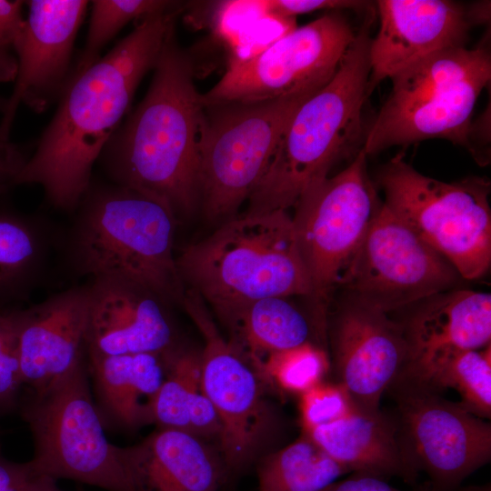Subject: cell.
Listing matches in <instances>:
<instances>
[{
    "label": "cell",
    "instance_id": "obj_14",
    "mask_svg": "<svg viewBox=\"0 0 491 491\" xmlns=\"http://www.w3.org/2000/svg\"><path fill=\"white\" fill-rule=\"evenodd\" d=\"M459 277L383 203L342 286L352 299L387 314L450 290Z\"/></svg>",
    "mask_w": 491,
    "mask_h": 491
},
{
    "label": "cell",
    "instance_id": "obj_4",
    "mask_svg": "<svg viewBox=\"0 0 491 491\" xmlns=\"http://www.w3.org/2000/svg\"><path fill=\"white\" fill-rule=\"evenodd\" d=\"M175 261L183 283L223 321L256 300L313 295L294 222L285 210L234 216Z\"/></svg>",
    "mask_w": 491,
    "mask_h": 491
},
{
    "label": "cell",
    "instance_id": "obj_29",
    "mask_svg": "<svg viewBox=\"0 0 491 491\" xmlns=\"http://www.w3.org/2000/svg\"><path fill=\"white\" fill-rule=\"evenodd\" d=\"M179 2L163 0L93 1L86 42L73 75L98 60L103 47L131 20L179 9Z\"/></svg>",
    "mask_w": 491,
    "mask_h": 491
},
{
    "label": "cell",
    "instance_id": "obj_28",
    "mask_svg": "<svg viewBox=\"0 0 491 491\" xmlns=\"http://www.w3.org/2000/svg\"><path fill=\"white\" fill-rule=\"evenodd\" d=\"M165 376L153 405V423L159 429L189 432L188 405L200 382V354L178 348L165 352Z\"/></svg>",
    "mask_w": 491,
    "mask_h": 491
},
{
    "label": "cell",
    "instance_id": "obj_11",
    "mask_svg": "<svg viewBox=\"0 0 491 491\" xmlns=\"http://www.w3.org/2000/svg\"><path fill=\"white\" fill-rule=\"evenodd\" d=\"M181 305L204 339L200 384L221 421L218 443L228 484L265 455L277 416L260 375L243 350L224 338L202 297L185 289Z\"/></svg>",
    "mask_w": 491,
    "mask_h": 491
},
{
    "label": "cell",
    "instance_id": "obj_19",
    "mask_svg": "<svg viewBox=\"0 0 491 491\" xmlns=\"http://www.w3.org/2000/svg\"><path fill=\"white\" fill-rule=\"evenodd\" d=\"M86 356L164 353L175 345L165 304L152 292L117 278L88 280Z\"/></svg>",
    "mask_w": 491,
    "mask_h": 491
},
{
    "label": "cell",
    "instance_id": "obj_37",
    "mask_svg": "<svg viewBox=\"0 0 491 491\" xmlns=\"http://www.w3.org/2000/svg\"><path fill=\"white\" fill-rule=\"evenodd\" d=\"M35 476L29 462L11 461L0 451V491H29Z\"/></svg>",
    "mask_w": 491,
    "mask_h": 491
},
{
    "label": "cell",
    "instance_id": "obj_12",
    "mask_svg": "<svg viewBox=\"0 0 491 491\" xmlns=\"http://www.w3.org/2000/svg\"><path fill=\"white\" fill-rule=\"evenodd\" d=\"M355 37L346 18L331 11L282 34L257 54L233 58L202 101L208 106L306 99L333 78Z\"/></svg>",
    "mask_w": 491,
    "mask_h": 491
},
{
    "label": "cell",
    "instance_id": "obj_30",
    "mask_svg": "<svg viewBox=\"0 0 491 491\" xmlns=\"http://www.w3.org/2000/svg\"><path fill=\"white\" fill-rule=\"evenodd\" d=\"M255 368L266 385L301 395L323 382L329 360L323 347L307 342L270 354Z\"/></svg>",
    "mask_w": 491,
    "mask_h": 491
},
{
    "label": "cell",
    "instance_id": "obj_10",
    "mask_svg": "<svg viewBox=\"0 0 491 491\" xmlns=\"http://www.w3.org/2000/svg\"><path fill=\"white\" fill-rule=\"evenodd\" d=\"M366 156L361 148L345 169L311 185L292 216L316 301L315 326L320 336L330 293L342 286L383 204L367 175Z\"/></svg>",
    "mask_w": 491,
    "mask_h": 491
},
{
    "label": "cell",
    "instance_id": "obj_13",
    "mask_svg": "<svg viewBox=\"0 0 491 491\" xmlns=\"http://www.w3.org/2000/svg\"><path fill=\"white\" fill-rule=\"evenodd\" d=\"M388 389L404 452L417 472L428 475L431 491L459 490L466 477L490 461V423L403 375Z\"/></svg>",
    "mask_w": 491,
    "mask_h": 491
},
{
    "label": "cell",
    "instance_id": "obj_33",
    "mask_svg": "<svg viewBox=\"0 0 491 491\" xmlns=\"http://www.w3.org/2000/svg\"><path fill=\"white\" fill-rule=\"evenodd\" d=\"M22 1L0 0V82L16 77L17 60L13 52L25 28Z\"/></svg>",
    "mask_w": 491,
    "mask_h": 491
},
{
    "label": "cell",
    "instance_id": "obj_32",
    "mask_svg": "<svg viewBox=\"0 0 491 491\" xmlns=\"http://www.w3.org/2000/svg\"><path fill=\"white\" fill-rule=\"evenodd\" d=\"M356 407L342 385L321 382L300 395L299 410L303 431L333 423Z\"/></svg>",
    "mask_w": 491,
    "mask_h": 491
},
{
    "label": "cell",
    "instance_id": "obj_9",
    "mask_svg": "<svg viewBox=\"0 0 491 491\" xmlns=\"http://www.w3.org/2000/svg\"><path fill=\"white\" fill-rule=\"evenodd\" d=\"M305 100L205 106L198 191L207 218L234 217L265 175L286 126Z\"/></svg>",
    "mask_w": 491,
    "mask_h": 491
},
{
    "label": "cell",
    "instance_id": "obj_17",
    "mask_svg": "<svg viewBox=\"0 0 491 491\" xmlns=\"http://www.w3.org/2000/svg\"><path fill=\"white\" fill-rule=\"evenodd\" d=\"M380 20L370 40L368 90L385 78L448 48L464 46L471 14L442 0H380Z\"/></svg>",
    "mask_w": 491,
    "mask_h": 491
},
{
    "label": "cell",
    "instance_id": "obj_23",
    "mask_svg": "<svg viewBox=\"0 0 491 491\" xmlns=\"http://www.w3.org/2000/svg\"><path fill=\"white\" fill-rule=\"evenodd\" d=\"M61 235L52 222L0 207V313L24 307L45 281Z\"/></svg>",
    "mask_w": 491,
    "mask_h": 491
},
{
    "label": "cell",
    "instance_id": "obj_18",
    "mask_svg": "<svg viewBox=\"0 0 491 491\" xmlns=\"http://www.w3.org/2000/svg\"><path fill=\"white\" fill-rule=\"evenodd\" d=\"M88 318V283L19 308L18 352L24 388L39 390L86 358Z\"/></svg>",
    "mask_w": 491,
    "mask_h": 491
},
{
    "label": "cell",
    "instance_id": "obj_27",
    "mask_svg": "<svg viewBox=\"0 0 491 491\" xmlns=\"http://www.w3.org/2000/svg\"><path fill=\"white\" fill-rule=\"evenodd\" d=\"M348 472L303 432L293 443L257 461L256 491H321Z\"/></svg>",
    "mask_w": 491,
    "mask_h": 491
},
{
    "label": "cell",
    "instance_id": "obj_34",
    "mask_svg": "<svg viewBox=\"0 0 491 491\" xmlns=\"http://www.w3.org/2000/svg\"><path fill=\"white\" fill-rule=\"evenodd\" d=\"M265 14L281 19L318 10L340 11L365 7L366 3L352 0H268L254 2Z\"/></svg>",
    "mask_w": 491,
    "mask_h": 491
},
{
    "label": "cell",
    "instance_id": "obj_6",
    "mask_svg": "<svg viewBox=\"0 0 491 491\" xmlns=\"http://www.w3.org/2000/svg\"><path fill=\"white\" fill-rule=\"evenodd\" d=\"M391 79V92L364 140L366 155L430 138L470 150L473 110L491 79L486 47L442 50Z\"/></svg>",
    "mask_w": 491,
    "mask_h": 491
},
{
    "label": "cell",
    "instance_id": "obj_2",
    "mask_svg": "<svg viewBox=\"0 0 491 491\" xmlns=\"http://www.w3.org/2000/svg\"><path fill=\"white\" fill-rule=\"evenodd\" d=\"M150 86L102 152L113 184L187 215L199 204V146L205 115L194 67L174 30L154 66Z\"/></svg>",
    "mask_w": 491,
    "mask_h": 491
},
{
    "label": "cell",
    "instance_id": "obj_5",
    "mask_svg": "<svg viewBox=\"0 0 491 491\" xmlns=\"http://www.w3.org/2000/svg\"><path fill=\"white\" fill-rule=\"evenodd\" d=\"M370 40L365 29L356 35L333 78L296 108L247 199L246 214L295 207L311 185L353 152L369 94Z\"/></svg>",
    "mask_w": 491,
    "mask_h": 491
},
{
    "label": "cell",
    "instance_id": "obj_39",
    "mask_svg": "<svg viewBox=\"0 0 491 491\" xmlns=\"http://www.w3.org/2000/svg\"><path fill=\"white\" fill-rule=\"evenodd\" d=\"M459 491H490V486L486 485L484 486H468V487L459 488Z\"/></svg>",
    "mask_w": 491,
    "mask_h": 491
},
{
    "label": "cell",
    "instance_id": "obj_26",
    "mask_svg": "<svg viewBox=\"0 0 491 491\" xmlns=\"http://www.w3.org/2000/svg\"><path fill=\"white\" fill-rule=\"evenodd\" d=\"M225 322L236 333L255 367L270 354L311 342L313 325L286 297L256 300Z\"/></svg>",
    "mask_w": 491,
    "mask_h": 491
},
{
    "label": "cell",
    "instance_id": "obj_31",
    "mask_svg": "<svg viewBox=\"0 0 491 491\" xmlns=\"http://www.w3.org/2000/svg\"><path fill=\"white\" fill-rule=\"evenodd\" d=\"M18 310L0 313V416L18 408L24 389L18 352Z\"/></svg>",
    "mask_w": 491,
    "mask_h": 491
},
{
    "label": "cell",
    "instance_id": "obj_1",
    "mask_svg": "<svg viewBox=\"0 0 491 491\" xmlns=\"http://www.w3.org/2000/svg\"><path fill=\"white\" fill-rule=\"evenodd\" d=\"M178 12L143 18L107 55L72 75L15 185H40L55 209L75 212L91 185L95 161L117 131L140 81L154 68Z\"/></svg>",
    "mask_w": 491,
    "mask_h": 491
},
{
    "label": "cell",
    "instance_id": "obj_38",
    "mask_svg": "<svg viewBox=\"0 0 491 491\" xmlns=\"http://www.w3.org/2000/svg\"><path fill=\"white\" fill-rule=\"evenodd\" d=\"M29 491H64L61 490L57 485L56 481L42 476H36L31 482Z\"/></svg>",
    "mask_w": 491,
    "mask_h": 491
},
{
    "label": "cell",
    "instance_id": "obj_40",
    "mask_svg": "<svg viewBox=\"0 0 491 491\" xmlns=\"http://www.w3.org/2000/svg\"><path fill=\"white\" fill-rule=\"evenodd\" d=\"M6 105H7V100L0 97V111L3 112V114L5 113L6 109Z\"/></svg>",
    "mask_w": 491,
    "mask_h": 491
},
{
    "label": "cell",
    "instance_id": "obj_21",
    "mask_svg": "<svg viewBox=\"0 0 491 491\" xmlns=\"http://www.w3.org/2000/svg\"><path fill=\"white\" fill-rule=\"evenodd\" d=\"M303 432L349 472L416 480L418 472L404 452L397 423L380 410L356 407L333 423Z\"/></svg>",
    "mask_w": 491,
    "mask_h": 491
},
{
    "label": "cell",
    "instance_id": "obj_22",
    "mask_svg": "<svg viewBox=\"0 0 491 491\" xmlns=\"http://www.w3.org/2000/svg\"><path fill=\"white\" fill-rule=\"evenodd\" d=\"M95 406L105 426L134 430L153 423V405L165 376L164 353L86 356Z\"/></svg>",
    "mask_w": 491,
    "mask_h": 491
},
{
    "label": "cell",
    "instance_id": "obj_7",
    "mask_svg": "<svg viewBox=\"0 0 491 491\" xmlns=\"http://www.w3.org/2000/svg\"><path fill=\"white\" fill-rule=\"evenodd\" d=\"M18 407L33 436L34 455L28 462L36 476L107 491H136L123 447L105 436L86 358L48 386L22 394Z\"/></svg>",
    "mask_w": 491,
    "mask_h": 491
},
{
    "label": "cell",
    "instance_id": "obj_24",
    "mask_svg": "<svg viewBox=\"0 0 491 491\" xmlns=\"http://www.w3.org/2000/svg\"><path fill=\"white\" fill-rule=\"evenodd\" d=\"M406 326L410 360L442 347L478 350L491 342V295L448 290L425 300ZM409 363V362H408Z\"/></svg>",
    "mask_w": 491,
    "mask_h": 491
},
{
    "label": "cell",
    "instance_id": "obj_36",
    "mask_svg": "<svg viewBox=\"0 0 491 491\" xmlns=\"http://www.w3.org/2000/svg\"><path fill=\"white\" fill-rule=\"evenodd\" d=\"M321 491H401L385 481V478L370 474L354 472L340 481H334ZM415 491H431L428 482Z\"/></svg>",
    "mask_w": 491,
    "mask_h": 491
},
{
    "label": "cell",
    "instance_id": "obj_16",
    "mask_svg": "<svg viewBox=\"0 0 491 491\" xmlns=\"http://www.w3.org/2000/svg\"><path fill=\"white\" fill-rule=\"evenodd\" d=\"M28 17L16 45L17 73L14 92L0 124V140H8L20 103L45 110L65 90L74 42L88 1H28Z\"/></svg>",
    "mask_w": 491,
    "mask_h": 491
},
{
    "label": "cell",
    "instance_id": "obj_8",
    "mask_svg": "<svg viewBox=\"0 0 491 491\" xmlns=\"http://www.w3.org/2000/svg\"><path fill=\"white\" fill-rule=\"evenodd\" d=\"M403 155L397 154L379 174L384 204L460 277H481L491 264L489 180L443 182L421 174Z\"/></svg>",
    "mask_w": 491,
    "mask_h": 491
},
{
    "label": "cell",
    "instance_id": "obj_15",
    "mask_svg": "<svg viewBox=\"0 0 491 491\" xmlns=\"http://www.w3.org/2000/svg\"><path fill=\"white\" fill-rule=\"evenodd\" d=\"M332 349L336 383L367 412L380 410L382 395L410 360L403 326L352 298L336 318Z\"/></svg>",
    "mask_w": 491,
    "mask_h": 491
},
{
    "label": "cell",
    "instance_id": "obj_20",
    "mask_svg": "<svg viewBox=\"0 0 491 491\" xmlns=\"http://www.w3.org/2000/svg\"><path fill=\"white\" fill-rule=\"evenodd\" d=\"M123 454L136 491H222L227 485L221 455L185 431L158 428Z\"/></svg>",
    "mask_w": 491,
    "mask_h": 491
},
{
    "label": "cell",
    "instance_id": "obj_3",
    "mask_svg": "<svg viewBox=\"0 0 491 491\" xmlns=\"http://www.w3.org/2000/svg\"><path fill=\"white\" fill-rule=\"evenodd\" d=\"M66 230L60 266L74 279L117 278L165 304H182L185 286L174 255L176 216L161 201L115 184H92Z\"/></svg>",
    "mask_w": 491,
    "mask_h": 491
},
{
    "label": "cell",
    "instance_id": "obj_35",
    "mask_svg": "<svg viewBox=\"0 0 491 491\" xmlns=\"http://www.w3.org/2000/svg\"><path fill=\"white\" fill-rule=\"evenodd\" d=\"M28 158L16 145L0 140V199L15 185V179Z\"/></svg>",
    "mask_w": 491,
    "mask_h": 491
},
{
    "label": "cell",
    "instance_id": "obj_25",
    "mask_svg": "<svg viewBox=\"0 0 491 491\" xmlns=\"http://www.w3.org/2000/svg\"><path fill=\"white\" fill-rule=\"evenodd\" d=\"M491 347L483 350L442 347L421 355L400 375L440 391L456 390L460 405L481 418L491 416Z\"/></svg>",
    "mask_w": 491,
    "mask_h": 491
}]
</instances>
